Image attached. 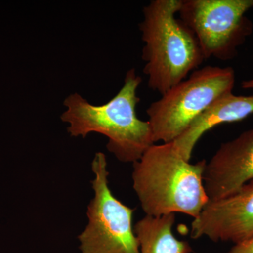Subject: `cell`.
<instances>
[{
	"label": "cell",
	"mask_w": 253,
	"mask_h": 253,
	"mask_svg": "<svg viewBox=\"0 0 253 253\" xmlns=\"http://www.w3.org/2000/svg\"><path fill=\"white\" fill-rule=\"evenodd\" d=\"M207 161L191 164L173 142L154 144L133 163V189L146 215L183 213L196 218L208 204L203 181Z\"/></svg>",
	"instance_id": "1"
},
{
	"label": "cell",
	"mask_w": 253,
	"mask_h": 253,
	"mask_svg": "<svg viewBox=\"0 0 253 253\" xmlns=\"http://www.w3.org/2000/svg\"><path fill=\"white\" fill-rule=\"evenodd\" d=\"M142 82L135 69L126 73L124 84L118 94L102 105H93L78 93L65 99L66 111L61 121L68 124L70 135L85 138L99 133L108 138V151L123 163H135L154 144L149 121L136 114L140 99L136 95Z\"/></svg>",
	"instance_id": "2"
},
{
	"label": "cell",
	"mask_w": 253,
	"mask_h": 253,
	"mask_svg": "<svg viewBox=\"0 0 253 253\" xmlns=\"http://www.w3.org/2000/svg\"><path fill=\"white\" fill-rule=\"evenodd\" d=\"M181 0H152L139 25L148 86L163 95L206 61L194 33L176 17Z\"/></svg>",
	"instance_id": "3"
},
{
	"label": "cell",
	"mask_w": 253,
	"mask_h": 253,
	"mask_svg": "<svg viewBox=\"0 0 253 253\" xmlns=\"http://www.w3.org/2000/svg\"><path fill=\"white\" fill-rule=\"evenodd\" d=\"M234 84L232 68L206 66L166 91L146 110L154 144L176 140L214 101L232 92Z\"/></svg>",
	"instance_id": "4"
},
{
	"label": "cell",
	"mask_w": 253,
	"mask_h": 253,
	"mask_svg": "<svg viewBox=\"0 0 253 253\" xmlns=\"http://www.w3.org/2000/svg\"><path fill=\"white\" fill-rule=\"evenodd\" d=\"M91 170L94 195L87 206V224L78 236L81 253H140L132 226L134 210L123 204L110 189L104 153L95 154Z\"/></svg>",
	"instance_id": "5"
},
{
	"label": "cell",
	"mask_w": 253,
	"mask_h": 253,
	"mask_svg": "<svg viewBox=\"0 0 253 253\" xmlns=\"http://www.w3.org/2000/svg\"><path fill=\"white\" fill-rule=\"evenodd\" d=\"M253 0H181L179 19L194 33L206 60L228 61L252 33Z\"/></svg>",
	"instance_id": "6"
},
{
	"label": "cell",
	"mask_w": 253,
	"mask_h": 253,
	"mask_svg": "<svg viewBox=\"0 0 253 253\" xmlns=\"http://www.w3.org/2000/svg\"><path fill=\"white\" fill-rule=\"evenodd\" d=\"M214 242H244L253 236V180L236 193L208 201L191 222V237Z\"/></svg>",
	"instance_id": "7"
},
{
	"label": "cell",
	"mask_w": 253,
	"mask_h": 253,
	"mask_svg": "<svg viewBox=\"0 0 253 253\" xmlns=\"http://www.w3.org/2000/svg\"><path fill=\"white\" fill-rule=\"evenodd\" d=\"M253 180V129L223 143L205 168L203 181L209 201L231 196Z\"/></svg>",
	"instance_id": "8"
},
{
	"label": "cell",
	"mask_w": 253,
	"mask_h": 253,
	"mask_svg": "<svg viewBox=\"0 0 253 253\" xmlns=\"http://www.w3.org/2000/svg\"><path fill=\"white\" fill-rule=\"evenodd\" d=\"M253 113V96H236L232 92L221 96L190 125L183 134L173 141L181 157L190 161L193 151L201 136L223 123L238 122Z\"/></svg>",
	"instance_id": "9"
},
{
	"label": "cell",
	"mask_w": 253,
	"mask_h": 253,
	"mask_svg": "<svg viewBox=\"0 0 253 253\" xmlns=\"http://www.w3.org/2000/svg\"><path fill=\"white\" fill-rule=\"evenodd\" d=\"M175 214L161 217L146 215L138 221L134 230L140 253H191L189 243L176 239L172 233Z\"/></svg>",
	"instance_id": "10"
},
{
	"label": "cell",
	"mask_w": 253,
	"mask_h": 253,
	"mask_svg": "<svg viewBox=\"0 0 253 253\" xmlns=\"http://www.w3.org/2000/svg\"><path fill=\"white\" fill-rule=\"evenodd\" d=\"M223 253H253V236L244 242L234 245L230 250Z\"/></svg>",
	"instance_id": "11"
},
{
	"label": "cell",
	"mask_w": 253,
	"mask_h": 253,
	"mask_svg": "<svg viewBox=\"0 0 253 253\" xmlns=\"http://www.w3.org/2000/svg\"><path fill=\"white\" fill-rule=\"evenodd\" d=\"M241 87L244 89H253V79L243 81L241 83Z\"/></svg>",
	"instance_id": "12"
}]
</instances>
